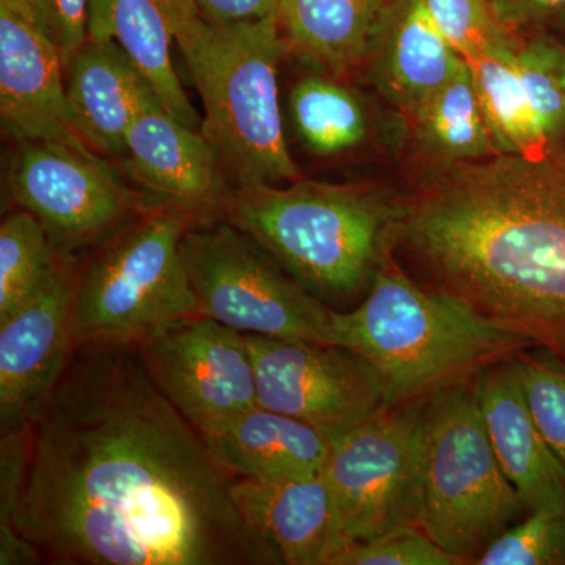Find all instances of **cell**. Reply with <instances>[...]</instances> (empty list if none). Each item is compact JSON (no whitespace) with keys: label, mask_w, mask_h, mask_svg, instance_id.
Returning <instances> with one entry per match:
<instances>
[{"label":"cell","mask_w":565,"mask_h":565,"mask_svg":"<svg viewBox=\"0 0 565 565\" xmlns=\"http://www.w3.org/2000/svg\"><path fill=\"white\" fill-rule=\"evenodd\" d=\"M137 344L81 345L31 430L13 526L52 564L285 565Z\"/></svg>","instance_id":"6da1fadb"},{"label":"cell","mask_w":565,"mask_h":565,"mask_svg":"<svg viewBox=\"0 0 565 565\" xmlns=\"http://www.w3.org/2000/svg\"><path fill=\"white\" fill-rule=\"evenodd\" d=\"M446 167L397 204L392 244L434 289L565 362V150Z\"/></svg>","instance_id":"7a4b0ae2"},{"label":"cell","mask_w":565,"mask_h":565,"mask_svg":"<svg viewBox=\"0 0 565 565\" xmlns=\"http://www.w3.org/2000/svg\"><path fill=\"white\" fill-rule=\"evenodd\" d=\"M330 343L359 352L384 379L388 407L426 404L534 348L449 294L423 288L386 252L351 311L332 310Z\"/></svg>","instance_id":"3957f363"},{"label":"cell","mask_w":565,"mask_h":565,"mask_svg":"<svg viewBox=\"0 0 565 565\" xmlns=\"http://www.w3.org/2000/svg\"><path fill=\"white\" fill-rule=\"evenodd\" d=\"M174 43L202 99V132L234 189L302 180L282 132L278 68L288 51L278 17L211 24L193 0Z\"/></svg>","instance_id":"277c9868"},{"label":"cell","mask_w":565,"mask_h":565,"mask_svg":"<svg viewBox=\"0 0 565 565\" xmlns=\"http://www.w3.org/2000/svg\"><path fill=\"white\" fill-rule=\"evenodd\" d=\"M396 206L356 185L299 180L234 189L221 218L250 234L321 300L373 281L392 248Z\"/></svg>","instance_id":"5b68a950"},{"label":"cell","mask_w":565,"mask_h":565,"mask_svg":"<svg viewBox=\"0 0 565 565\" xmlns=\"http://www.w3.org/2000/svg\"><path fill=\"white\" fill-rule=\"evenodd\" d=\"M158 206L96 250L77 278L74 345L137 344L178 319L199 315L181 243L196 223Z\"/></svg>","instance_id":"8992f818"},{"label":"cell","mask_w":565,"mask_h":565,"mask_svg":"<svg viewBox=\"0 0 565 565\" xmlns=\"http://www.w3.org/2000/svg\"><path fill=\"white\" fill-rule=\"evenodd\" d=\"M526 515L494 456L475 381L426 405V463L419 530L475 565L482 553Z\"/></svg>","instance_id":"52a82bcc"},{"label":"cell","mask_w":565,"mask_h":565,"mask_svg":"<svg viewBox=\"0 0 565 565\" xmlns=\"http://www.w3.org/2000/svg\"><path fill=\"white\" fill-rule=\"evenodd\" d=\"M426 404L386 407L330 441L322 478L332 498L326 563L341 550L419 527Z\"/></svg>","instance_id":"ba28073f"},{"label":"cell","mask_w":565,"mask_h":565,"mask_svg":"<svg viewBox=\"0 0 565 565\" xmlns=\"http://www.w3.org/2000/svg\"><path fill=\"white\" fill-rule=\"evenodd\" d=\"M181 253L199 315L244 334L330 343L332 308L233 223H193Z\"/></svg>","instance_id":"9c48e42d"},{"label":"cell","mask_w":565,"mask_h":565,"mask_svg":"<svg viewBox=\"0 0 565 565\" xmlns=\"http://www.w3.org/2000/svg\"><path fill=\"white\" fill-rule=\"evenodd\" d=\"M7 184L18 210L41 223L61 259L98 250L161 206L134 191L110 159L43 141L18 143Z\"/></svg>","instance_id":"30bf717a"},{"label":"cell","mask_w":565,"mask_h":565,"mask_svg":"<svg viewBox=\"0 0 565 565\" xmlns=\"http://www.w3.org/2000/svg\"><path fill=\"white\" fill-rule=\"evenodd\" d=\"M258 404L321 430L330 441L388 407L384 379L344 345L245 334Z\"/></svg>","instance_id":"8fae6325"},{"label":"cell","mask_w":565,"mask_h":565,"mask_svg":"<svg viewBox=\"0 0 565 565\" xmlns=\"http://www.w3.org/2000/svg\"><path fill=\"white\" fill-rule=\"evenodd\" d=\"M137 348L156 385L202 434L259 405L247 338L214 319H178Z\"/></svg>","instance_id":"7c38bea8"},{"label":"cell","mask_w":565,"mask_h":565,"mask_svg":"<svg viewBox=\"0 0 565 565\" xmlns=\"http://www.w3.org/2000/svg\"><path fill=\"white\" fill-rule=\"evenodd\" d=\"M62 259L43 289L0 322V434L28 429L50 403L76 345L77 277Z\"/></svg>","instance_id":"4fadbf2b"},{"label":"cell","mask_w":565,"mask_h":565,"mask_svg":"<svg viewBox=\"0 0 565 565\" xmlns=\"http://www.w3.org/2000/svg\"><path fill=\"white\" fill-rule=\"evenodd\" d=\"M0 121L17 143L43 141L98 154L71 110L61 51L25 0H0Z\"/></svg>","instance_id":"5bb4252c"},{"label":"cell","mask_w":565,"mask_h":565,"mask_svg":"<svg viewBox=\"0 0 565 565\" xmlns=\"http://www.w3.org/2000/svg\"><path fill=\"white\" fill-rule=\"evenodd\" d=\"M121 161L148 199L199 222L221 218L233 192L203 132L174 118L161 103L132 122Z\"/></svg>","instance_id":"9a60e30c"},{"label":"cell","mask_w":565,"mask_h":565,"mask_svg":"<svg viewBox=\"0 0 565 565\" xmlns=\"http://www.w3.org/2000/svg\"><path fill=\"white\" fill-rule=\"evenodd\" d=\"M476 393L494 456L526 514L565 509V465L534 422L515 359L479 375Z\"/></svg>","instance_id":"2e32d148"},{"label":"cell","mask_w":565,"mask_h":565,"mask_svg":"<svg viewBox=\"0 0 565 565\" xmlns=\"http://www.w3.org/2000/svg\"><path fill=\"white\" fill-rule=\"evenodd\" d=\"M65 84L82 136L110 161L125 158L126 137L141 111L161 103L151 82L114 40L88 36L66 62Z\"/></svg>","instance_id":"e0dca14e"},{"label":"cell","mask_w":565,"mask_h":565,"mask_svg":"<svg viewBox=\"0 0 565 565\" xmlns=\"http://www.w3.org/2000/svg\"><path fill=\"white\" fill-rule=\"evenodd\" d=\"M367 58L379 87L411 120L465 62L434 24L424 0H393Z\"/></svg>","instance_id":"ac0fdd59"},{"label":"cell","mask_w":565,"mask_h":565,"mask_svg":"<svg viewBox=\"0 0 565 565\" xmlns=\"http://www.w3.org/2000/svg\"><path fill=\"white\" fill-rule=\"evenodd\" d=\"M202 435L226 473L258 481L321 475L330 451L321 430L262 405Z\"/></svg>","instance_id":"d6986e66"},{"label":"cell","mask_w":565,"mask_h":565,"mask_svg":"<svg viewBox=\"0 0 565 565\" xmlns=\"http://www.w3.org/2000/svg\"><path fill=\"white\" fill-rule=\"evenodd\" d=\"M234 503L285 565H323L332 537L333 509L322 475L233 482Z\"/></svg>","instance_id":"ffe728a7"},{"label":"cell","mask_w":565,"mask_h":565,"mask_svg":"<svg viewBox=\"0 0 565 565\" xmlns=\"http://www.w3.org/2000/svg\"><path fill=\"white\" fill-rule=\"evenodd\" d=\"M189 0H90L88 36L114 40L151 82L162 106L202 131V117L174 68V25Z\"/></svg>","instance_id":"44dd1931"},{"label":"cell","mask_w":565,"mask_h":565,"mask_svg":"<svg viewBox=\"0 0 565 565\" xmlns=\"http://www.w3.org/2000/svg\"><path fill=\"white\" fill-rule=\"evenodd\" d=\"M393 0H280L288 51L330 74H344L370 54L375 29Z\"/></svg>","instance_id":"7402d4cb"},{"label":"cell","mask_w":565,"mask_h":565,"mask_svg":"<svg viewBox=\"0 0 565 565\" xmlns=\"http://www.w3.org/2000/svg\"><path fill=\"white\" fill-rule=\"evenodd\" d=\"M412 121L423 147L446 166L498 154L467 61L423 104Z\"/></svg>","instance_id":"603a6c76"},{"label":"cell","mask_w":565,"mask_h":565,"mask_svg":"<svg viewBox=\"0 0 565 565\" xmlns=\"http://www.w3.org/2000/svg\"><path fill=\"white\" fill-rule=\"evenodd\" d=\"M515 46L486 52L468 62L482 115L498 154H541L546 150L535 131L522 82Z\"/></svg>","instance_id":"cb8c5ba5"},{"label":"cell","mask_w":565,"mask_h":565,"mask_svg":"<svg viewBox=\"0 0 565 565\" xmlns=\"http://www.w3.org/2000/svg\"><path fill=\"white\" fill-rule=\"evenodd\" d=\"M289 114L308 151L333 156L359 147L367 134L360 99L344 85L323 77H305L289 95Z\"/></svg>","instance_id":"d4e9b609"},{"label":"cell","mask_w":565,"mask_h":565,"mask_svg":"<svg viewBox=\"0 0 565 565\" xmlns=\"http://www.w3.org/2000/svg\"><path fill=\"white\" fill-rule=\"evenodd\" d=\"M62 259L31 212L18 210L0 225V322L32 300Z\"/></svg>","instance_id":"484cf974"},{"label":"cell","mask_w":565,"mask_h":565,"mask_svg":"<svg viewBox=\"0 0 565 565\" xmlns=\"http://www.w3.org/2000/svg\"><path fill=\"white\" fill-rule=\"evenodd\" d=\"M561 43L548 36L520 43L516 73L522 82L535 131L546 150L559 148L565 136V90L559 71Z\"/></svg>","instance_id":"4316f807"},{"label":"cell","mask_w":565,"mask_h":565,"mask_svg":"<svg viewBox=\"0 0 565 565\" xmlns=\"http://www.w3.org/2000/svg\"><path fill=\"white\" fill-rule=\"evenodd\" d=\"M515 364L534 422L565 465V362L545 349L530 348L515 356Z\"/></svg>","instance_id":"83f0119b"},{"label":"cell","mask_w":565,"mask_h":565,"mask_svg":"<svg viewBox=\"0 0 565 565\" xmlns=\"http://www.w3.org/2000/svg\"><path fill=\"white\" fill-rule=\"evenodd\" d=\"M424 6L463 61L520 43L515 33L498 20L489 0H424Z\"/></svg>","instance_id":"f1b7e54d"},{"label":"cell","mask_w":565,"mask_h":565,"mask_svg":"<svg viewBox=\"0 0 565 565\" xmlns=\"http://www.w3.org/2000/svg\"><path fill=\"white\" fill-rule=\"evenodd\" d=\"M475 565H565V509L526 514Z\"/></svg>","instance_id":"f546056e"},{"label":"cell","mask_w":565,"mask_h":565,"mask_svg":"<svg viewBox=\"0 0 565 565\" xmlns=\"http://www.w3.org/2000/svg\"><path fill=\"white\" fill-rule=\"evenodd\" d=\"M329 565H463L419 527H405L384 537L341 550Z\"/></svg>","instance_id":"4dcf8cb0"},{"label":"cell","mask_w":565,"mask_h":565,"mask_svg":"<svg viewBox=\"0 0 565 565\" xmlns=\"http://www.w3.org/2000/svg\"><path fill=\"white\" fill-rule=\"evenodd\" d=\"M43 32L61 51L63 65L88 39L90 0H25Z\"/></svg>","instance_id":"1f68e13d"},{"label":"cell","mask_w":565,"mask_h":565,"mask_svg":"<svg viewBox=\"0 0 565 565\" xmlns=\"http://www.w3.org/2000/svg\"><path fill=\"white\" fill-rule=\"evenodd\" d=\"M489 3L501 24L514 33L565 18V0H489Z\"/></svg>","instance_id":"d6a6232c"},{"label":"cell","mask_w":565,"mask_h":565,"mask_svg":"<svg viewBox=\"0 0 565 565\" xmlns=\"http://www.w3.org/2000/svg\"><path fill=\"white\" fill-rule=\"evenodd\" d=\"M200 17L211 24H241L278 17L280 0H193Z\"/></svg>","instance_id":"836d02e7"},{"label":"cell","mask_w":565,"mask_h":565,"mask_svg":"<svg viewBox=\"0 0 565 565\" xmlns=\"http://www.w3.org/2000/svg\"><path fill=\"white\" fill-rule=\"evenodd\" d=\"M559 71H561V81H563L564 90H565V46L561 44L559 46Z\"/></svg>","instance_id":"e575fe53"}]
</instances>
